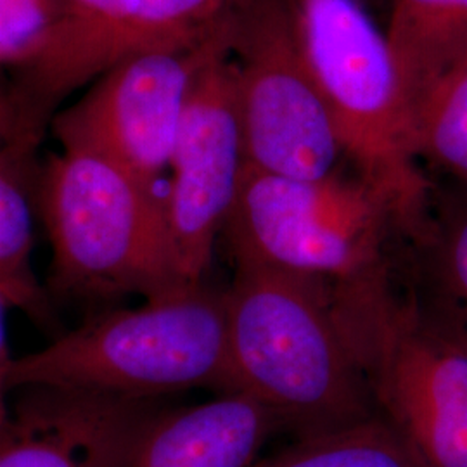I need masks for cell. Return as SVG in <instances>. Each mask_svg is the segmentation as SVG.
I'll use <instances>...</instances> for the list:
<instances>
[{
  "label": "cell",
  "mask_w": 467,
  "mask_h": 467,
  "mask_svg": "<svg viewBox=\"0 0 467 467\" xmlns=\"http://www.w3.org/2000/svg\"><path fill=\"white\" fill-rule=\"evenodd\" d=\"M431 206L409 265L433 298L467 324V189L433 181Z\"/></svg>",
  "instance_id": "obj_15"
},
{
  "label": "cell",
  "mask_w": 467,
  "mask_h": 467,
  "mask_svg": "<svg viewBox=\"0 0 467 467\" xmlns=\"http://www.w3.org/2000/svg\"><path fill=\"white\" fill-rule=\"evenodd\" d=\"M243 0H119L117 13L67 67L57 104L121 57L140 50L200 44L227 28Z\"/></svg>",
  "instance_id": "obj_12"
},
{
  "label": "cell",
  "mask_w": 467,
  "mask_h": 467,
  "mask_svg": "<svg viewBox=\"0 0 467 467\" xmlns=\"http://www.w3.org/2000/svg\"><path fill=\"white\" fill-rule=\"evenodd\" d=\"M52 300L108 303L163 296L182 283L163 196L98 150L63 146L40 168Z\"/></svg>",
  "instance_id": "obj_4"
},
{
  "label": "cell",
  "mask_w": 467,
  "mask_h": 467,
  "mask_svg": "<svg viewBox=\"0 0 467 467\" xmlns=\"http://www.w3.org/2000/svg\"><path fill=\"white\" fill-rule=\"evenodd\" d=\"M28 388L144 400L198 388L231 393L225 289L204 281L135 308L94 312L15 358L11 389Z\"/></svg>",
  "instance_id": "obj_3"
},
{
  "label": "cell",
  "mask_w": 467,
  "mask_h": 467,
  "mask_svg": "<svg viewBox=\"0 0 467 467\" xmlns=\"http://www.w3.org/2000/svg\"><path fill=\"white\" fill-rule=\"evenodd\" d=\"M233 260L336 283L389 258L401 237L389 204L358 175L300 181L244 165L222 234Z\"/></svg>",
  "instance_id": "obj_6"
},
{
  "label": "cell",
  "mask_w": 467,
  "mask_h": 467,
  "mask_svg": "<svg viewBox=\"0 0 467 467\" xmlns=\"http://www.w3.org/2000/svg\"><path fill=\"white\" fill-rule=\"evenodd\" d=\"M5 310L7 305L0 298V430L7 422L11 414L9 393L11 389V368L16 357L11 355L9 339H7V327H5Z\"/></svg>",
  "instance_id": "obj_21"
},
{
  "label": "cell",
  "mask_w": 467,
  "mask_h": 467,
  "mask_svg": "<svg viewBox=\"0 0 467 467\" xmlns=\"http://www.w3.org/2000/svg\"><path fill=\"white\" fill-rule=\"evenodd\" d=\"M231 57L246 165L320 181L345 156L301 46L289 0H243L234 11Z\"/></svg>",
  "instance_id": "obj_7"
},
{
  "label": "cell",
  "mask_w": 467,
  "mask_h": 467,
  "mask_svg": "<svg viewBox=\"0 0 467 467\" xmlns=\"http://www.w3.org/2000/svg\"><path fill=\"white\" fill-rule=\"evenodd\" d=\"M15 140H34L38 144L42 142L26 132L16 99L13 96V88L0 85V146Z\"/></svg>",
  "instance_id": "obj_20"
},
{
  "label": "cell",
  "mask_w": 467,
  "mask_h": 467,
  "mask_svg": "<svg viewBox=\"0 0 467 467\" xmlns=\"http://www.w3.org/2000/svg\"><path fill=\"white\" fill-rule=\"evenodd\" d=\"M409 104L467 63V0H389L384 30Z\"/></svg>",
  "instance_id": "obj_14"
},
{
  "label": "cell",
  "mask_w": 467,
  "mask_h": 467,
  "mask_svg": "<svg viewBox=\"0 0 467 467\" xmlns=\"http://www.w3.org/2000/svg\"><path fill=\"white\" fill-rule=\"evenodd\" d=\"M67 19L65 0H0V67L34 65Z\"/></svg>",
  "instance_id": "obj_19"
},
{
  "label": "cell",
  "mask_w": 467,
  "mask_h": 467,
  "mask_svg": "<svg viewBox=\"0 0 467 467\" xmlns=\"http://www.w3.org/2000/svg\"><path fill=\"white\" fill-rule=\"evenodd\" d=\"M412 121L419 161L430 177L467 189V63L426 92Z\"/></svg>",
  "instance_id": "obj_17"
},
{
  "label": "cell",
  "mask_w": 467,
  "mask_h": 467,
  "mask_svg": "<svg viewBox=\"0 0 467 467\" xmlns=\"http://www.w3.org/2000/svg\"><path fill=\"white\" fill-rule=\"evenodd\" d=\"M389 258L326 283L376 412L424 467H467V324Z\"/></svg>",
  "instance_id": "obj_1"
},
{
  "label": "cell",
  "mask_w": 467,
  "mask_h": 467,
  "mask_svg": "<svg viewBox=\"0 0 467 467\" xmlns=\"http://www.w3.org/2000/svg\"><path fill=\"white\" fill-rule=\"evenodd\" d=\"M231 25L189 46H165L121 57L98 75L67 109L52 132L63 146L98 150L156 187L168 171L185 104L201 69L231 52Z\"/></svg>",
  "instance_id": "obj_8"
},
{
  "label": "cell",
  "mask_w": 467,
  "mask_h": 467,
  "mask_svg": "<svg viewBox=\"0 0 467 467\" xmlns=\"http://www.w3.org/2000/svg\"><path fill=\"white\" fill-rule=\"evenodd\" d=\"M244 165L235 67L223 52L196 78L168 165L163 204L182 283L206 281Z\"/></svg>",
  "instance_id": "obj_9"
},
{
  "label": "cell",
  "mask_w": 467,
  "mask_h": 467,
  "mask_svg": "<svg viewBox=\"0 0 467 467\" xmlns=\"http://www.w3.org/2000/svg\"><path fill=\"white\" fill-rule=\"evenodd\" d=\"M281 420L246 393H220L189 407H165L125 467H250Z\"/></svg>",
  "instance_id": "obj_11"
},
{
  "label": "cell",
  "mask_w": 467,
  "mask_h": 467,
  "mask_svg": "<svg viewBox=\"0 0 467 467\" xmlns=\"http://www.w3.org/2000/svg\"><path fill=\"white\" fill-rule=\"evenodd\" d=\"M38 142L0 146V298L7 308L56 334L61 326L47 285L34 268V206L38 200Z\"/></svg>",
  "instance_id": "obj_13"
},
{
  "label": "cell",
  "mask_w": 467,
  "mask_h": 467,
  "mask_svg": "<svg viewBox=\"0 0 467 467\" xmlns=\"http://www.w3.org/2000/svg\"><path fill=\"white\" fill-rule=\"evenodd\" d=\"M21 391L0 430V467H125L167 407L54 388Z\"/></svg>",
  "instance_id": "obj_10"
},
{
  "label": "cell",
  "mask_w": 467,
  "mask_h": 467,
  "mask_svg": "<svg viewBox=\"0 0 467 467\" xmlns=\"http://www.w3.org/2000/svg\"><path fill=\"white\" fill-rule=\"evenodd\" d=\"M225 287L231 393L265 405L295 438L378 416L322 281L233 260Z\"/></svg>",
  "instance_id": "obj_2"
},
{
  "label": "cell",
  "mask_w": 467,
  "mask_h": 467,
  "mask_svg": "<svg viewBox=\"0 0 467 467\" xmlns=\"http://www.w3.org/2000/svg\"><path fill=\"white\" fill-rule=\"evenodd\" d=\"M67 19L46 54L21 71L13 96L25 125L44 134L57 113V88L73 61L108 26L119 0H65Z\"/></svg>",
  "instance_id": "obj_16"
},
{
  "label": "cell",
  "mask_w": 467,
  "mask_h": 467,
  "mask_svg": "<svg viewBox=\"0 0 467 467\" xmlns=\"http://www.w3.org/2000/svg\"><path fill=\"white\" fill-rule=\"evenodd\" d=\"M250 467H424L381 416L329 433L295 438Z\"/></svg>",
  "instance_id": "obj_18"
},
{
  "label": "cell",
  "mask_w": 467,
  "mask_h": 467,
  "mask_svg": "<svg viewBox=\"0 0 467 467\" xmlns=\"http://www.w3.org/2000/svg\"><path fill=\"white\" fill-rule=\"evenodd\" d=\"M301 46L343 154L383 198L405 243L430 215L434 182L419 161L399 67L360 0H289Z\"/></svg>",
  "instance_id": "obj_5"
}]
</instances>
